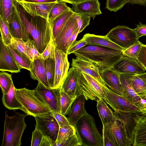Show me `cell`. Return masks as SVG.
Masks as SVG:
<instances>
[{
  "instance_id": "obj_1",
  "label": "cell",
  "mask_w": 146,
  "mask_h": 146,
  "mask_svg": "<svg viewBox=\"0 0 146 146\" xmlns=\"http://www.w3.org/2000/svg\"><path fill=\"white\" fill-rule=\"evenodd\" d=\"M14 3L22 29V39L30 41L42 54L52 38L51 25L48 19L30 15L16 0Z\"/></svg>"
},
{
  "instance_id": "obj_2",
  "label": "cell",
  "mask_w": 146,
  "mask_h": 146,
  "mask_svg": "<svg viewBox=\"0 0 146 146\" xmlns=\"http://www.w3.org/2000/svg\"><path fill=\"white\" fill-rule=\"evenodd\" d=\"M73 54L83 60L95 63L99 70L112 67L123 55L121 51L100 46L89 45L80 48Z\"/></svg>"
},
{
  "instance_id": "obj_3",
  "label": "cell",
  "mask_w": 146,
  "mask_h": 146,
  "mask_svg": "<svg viewBox=\"0 0 146 146\" xmlns=\"http://www.w3.org/2000/svg\"><path fill=\"white\" fill-rule=\"evenodd\" d=\"M115 115L117 119L103 127V140L111 141L115 146L132 145L133 128L129 127L125 117Z\"/></svg>"
},
{
  "instance_id": "obj_4",
  "label": "cell",
  "mask_w": 146,
  "mask_h": 146,
  "mask_svg": "<svg viewBox=\"0 0 146 146\" xmlns=\"http://www.w3.org/2000/svg\"><path fill=\"white\" fill-rule=\"evenodd\" d=\"M27 114L15 112L9 116L6 111L3 139L1 146H20L21 138L27 126L25 118Z\"/></svg>"
},
{
  "instance_id": "obj_5",
  "label": "cell",
  "mask_w": 146,
  "mask_h": 146,
  "mask_svg": "<svg viewBox=\"0 0 146 146\" xmlns=\"http://www.w3.org/2000/svg\"><path fill=\"white\" fill-rule=\"evenodd\" d=\"M76 133L84 146H104L102 136L98 131L95 119L88 113L75 126Z\"/></svg>"
},
{
  "instance_id": "obj_6",
  "label": "cell",
  "mask_w": 146,
  "mask_h": 146,
  "mask_svg": "<svg viewBox=\"0 0 146 146\" xmlns=\"http://www.w3.org/2000/svg\"><path fill=\"white\" fill-rule=\"evenodd\" d=\"M17 99L27 111L28 115L41 116L51 112L50 110L36 95L34 90L24 88H15Z\"/></svg>"
},
{
  "instance_id": "obj_7",
  "label": "cell",
  "mask_w": 146,
  "mask_h": 146,
  "mask_svg": "<svg viewBox=\"0 0 146 146\" xmlns=\"http://www.w3.org/2000/svg\"><path fill=\"white\" fill-rule=\"evenodd\" d=\"M78 86L80 95H83L86 100L97 102L101 98L104 100V86L90 76L80 72L78 78Z\"/></svg>"
},
{
  "instance_id": "obj_8",
  "label": "cell",
  "mask_w": 146,
  "mask_h": 146,
  "mask_svg": "<svg viewBox=\"0 0 146 146\" xmlns=\"http://www.w3.org/2000/svg\"><path fill=\"white\" fill-rule=\"evenodd\" d=\"M103 89L104 100L114 111L131 114L140 113L139 107L123 96L113 92L105 86Z\"/></svg>"
},
{
  "instance_id": "obj_9",
  "label": "cell",
  "mask_w": 146,
  "mask_h": 146,
  "mask_svg": "<svg viewBox=\"0 0 146 146\" xmlns=\"http://www.w3.org/2000/svg\"><path fill=\"white\" fill-rule=\"evenodd\" d=\"M34 90L36 95L46 105L51 112L61 113V86L52 88L45 86L38 82L37 86Z\"/></svg>"
},
{
  "instance_id": "obj_10",
  "label": "cell",
  "mask_w": 146,
  "mask_h": 146,
  "mask_svg": "<svg viewBox=\"0 0 146 146\" xmlns=\"http://www.w3.org/2000/svg\"><path fill=\"white\" fill-rule=\"evenodd\" d=\"M106 36L112 42L125 49L139 40L133 29L124 25L113 28Z\"/></svg>"
},
{
  "instance_id": "obj_11",
  "label": "cell",
  "mask_w": 146,
  "mask_h": 146,
  "mask_svg": "<svg viewBox=\"0 0 146 146\" xmlns=\"http://www.w3.org/2000/svg\"><path fill=\"white\" fill-rule=\"evenodd\" d=\"M34 117L36 122L35 127L44 135L50 137L55 143L57 138L60 127L52 112L43 116Z\"/></svg>"
},
{
  "instance_id": "obj_12",
  "label": "cell",
  "mask_w": 146,
  "mask_h": 146,
  "mask_svg": "<svg viewBox=\"0 0 146 146\" xmlns=\"http://www.w3.org/2000/svg\"><path fill=\"white\" fill-rule=\"evenodd\" d=\"M55 71L53 88L61 86L67 76L69 66L68 54L55 47Z\"/></svg>"
},
{
  "instance_id": "obj_13",
  "label": "cell",
  "mask_w": 146,
  "mask_h": 146,
  "mask_svg": "<svg viewBox=\"0 0 146 146\" xmlns=\"http://www.w3.org/2000/svg\"><path fill=\"white\" fill-rule=\"evenodd\" d=\"M112 67L119 74L136 75L145 72L144 68L137 60L123 55L113 64Z\"/></svg>"
},
{
  "instance_id": "obj_14",
  "label": "cell",
  "mask_w": 146,
  "mask_h": 146,
  "mask_svg": "<svg viewBox=\"0 0 146 146\" xmlns=\"http://www.w3.org/2000/svg\"><path fill=\"white\" fill-rule=\"evenodd\" d=\"M78 28L77 22L72 15L69 19L59 35L53 40L55 47L67 54L70 38L74 32Z\"/></svg>"
},
{
  "instance_id": "obj_15",
  "label": "cell",
  "mask_w": 146,
  "mask_h": 146,
  "mask_svg": "<svg viewBox=\"0 0 146 146\" xmlns=\"http://www.w3.org/2000/svg\"><path fill=\"white\" fill-rule=\"evenodd\" d=\"M133 146H146V115L137 113L133 117Z\"/></svg>"
},
{
  "instance_id": "obj_16",
  "label": "cell",
  "mask_w": 146,
  "mask_h": 146,
  "mask_svg": "<svg viewBox=\"0 0 146 146\" xmlns=\"http://www.w3.org/2000/svg\"><path fill=\"white\" fill-rule=\"evenodd\" d=\"M21 67L16 62L9 50L7 46L0 38V70L12 73L20 72Z\"/></svg>"
},
{
  "instance_id": "obj_17",
  "label": "cell",
  "mask_w": 146,
  "mask_h": 146,
  "mask_svg": "<svg viewBox=\"0 0 146 146\" xmlns=\"http://www.w3.org/2000/svg\"><path fill=\"white\" fill-rule=\"evenodd\" d=\"M16 0L31 15L40 16L47 19L50 11L57 2L37 3L26 2L23 0Z\"/></svg>"
},
{
  "instance_id": "obj_18",
  "label": "cell",
  "mask_w": 146,
  "mask_h": 146,
  "mask_svg": "<svg viewBox=\"0 0 146 146\" xmlns=\"http://www.w3.org/2000/svg\"><path fill=\"white\" fill-rule=\"evenodd\" d=\"M71 66L80 72L90 76L106 87L100 75L99 68L95 63L76 57L75 59H72Z\"/></svg>"
},
{
  "instance_id": "obj_19",
  "label": "cell",
  "mask_w": 146,
  "mask_h": 146,
  "mask_svg": "<svg viewBox=\"0 0 146 146\" xmlns=\"http://www.w3.org/2000/svg\"><path fill=\"white\" fill-rule=\"evenodd\" d=\"M100 75L106 87L113 92L123 96L119 73L112 67L100 70Z\"/></svg>"
},
{
  "instance_id": "obj_20",
  "label": "cell",
  "mask_w": 146,
  "mask_h": 146,
  "mask_svg": "<svg viewBox=\"0 0 146 146\" xmlns=\"http://www.w3.org/2000/svg\"><path fill=\"white\" fill-rule=\"evenodd\" d=\"M132 74H122L119 75L120 82L123 96L139 107L144 103L143 100L137 94L133 86L131 78Z\"/></svg>"
},
{
  "instance_id": "obj_21",
  "label": "cell",
  "mask_w": 146,
  "mask_h": 146,
  "mask_svg": "<svg viewBox=\"0 0 146 146\" xmlns=\"http://www.w3.org/2000/svg\"><path fill=\"white\" fill-rule=\"evenodd\" d=\"M80 71L72 67L61 86V89L71 98H76L80 95L78 86V78Z\"/></svg>"
},
{
  "instance_id": "obj_22",
  "label": "cell",
  "mask_w": 146,
  "mask_h": 146,
  "mask_svg": "<svg viewBox=\"0 0 146 146\" xmlns=\"http://www.w3.org/2000/svg\"><path fill=\"white\" fill-rule=\"evenodd\" d=\"M100 4L98 0H87L79 3L72 4L71 9L74 13L82 14L92 17L101 14Z\"/></svg>"
},
{
  "instance_id": "obj_23",
  "label": "cell",
  "mask_w": 146,
  "mask_h": 146,
  "mask_svg": "<svg viewBox=\"0 0 146 146\" xmlns=\"http://www.w3.org/2000/svg\"><path fill=\"white\" fill-rule=\"evenodd\" d=\"M86 100L84 96L80 95L76 98L73 102L67 117L71 125L75 127L78 121L87 113L84 107Z\"/></svg>"
},
{
  "instance_id": "obj_24",
  "label": "cell",
  "mask_w": 146,
  "mask_h": 146,
  "mask_svg": "<svg viewBox=\"0 0 146 146\" xmlns=\"http://www.w3.org/2000/svg\"><path fill=\"white\" fill-rule=\"evenodd\" d=\"M83 38L87 45L100 46L121 51L125 49L112 42L106 35H98L88 33L84 35Z\"/></svg>"
},
{
  "instance_id": "obj_25",
  "label": "cell",
  "mask_w": 146,
  "mask_h": 146,
  "mask_svg": "<svg viewBox=\"0 0 146 146\" xmlns=\"http://www.w3.org/2000/svg\"><path fill=\"white\" fill-rule=\"evenodd\" d=\"M33 68L30 71L31 77L37 80L45 86L50 88L46 75V70L42 58H38L32 62Z\"/></svg>"
},
{
  "instance_id": "obj_26",
  "label": "cell",
  "mask_w": 146,
  "mask_h": 146,
  "mask_svg": "<svg viewBox=\"0 0 146 146\" xmlns=\"http://www.w3.org/2000/svg\"><path fill=\"white\" fill-rule=\"evenodd\" d=\"M15 89L13 83L8 92L3 94L2 100L3 104L10 110L19 109L29 115L27 111L17 99Z\"/></svg>"
},
{
  "instance_id": "obj_27",
  "label": "cell",
  "mask_w": 146,
  "mask_h": 146,
  "mask_svg": "<svg viewBox=\"0 0 146 146\" xmlns=\"http://www.w3.org/2000/svg\"><path fill=\"white\" fill-rule=\"evenodd\" d=\"M97 108L103 126L117 119L114 112L108 107L103 99L101 98L97 101Z\"/></svg>"
},
{
  "instance_id": "obj_28",
  "label": "cell",
  "mask_w": 146,
  "mask_h": 146,
  "mask_svg": "<svg viewBox=\"0 0 146 146\" xmlns=\"http://www.w3.org/2000/svg\"><path fill=\"white\" fill-rule=\"evenodd\" d=\"M73 13L71 8H70L69 10L56 17L54 21L51 25L53 40L60 34L69 19Z\"/></svg>"
},
{
  "instance_id": "obj_29",
  "label": "cell",
  "mask_w": 146,
  "mask_h": 146,
  "mask_svg": "<svg viewBox=\"0 0 146 146\" xmlns=\"http://www.w3.org/2000/svg\"><path fill=\"white\" fill-rule=\"evenodd\" d=\"M131 79L136 93L141 98L145 100L146 98V72L133 74Z\"/></svg>"
},
{
  "instance_id": "obj_30",
  "label": "cell",
  "mask_w": 146,
  "mask_h": 146,
  "mask_svg": "<svg viewBox=\"0 0 146 146\" xmlns=\"http://www.w3.org/2000/svg\"><path fill=\"white\" fill-rule=\"evenodd\" d=\"M7 47L16 62L21 69L30 71L33 68V61L28 57L13 48L10 44Z\"/></svg>"
},
{
  "instance_id": "obj_31",
  "label": "cell",
  "mask_w": 146,
  "mask_h": 146,
  "mask_svg": "<svg viewBox=\"0 0 146 146\" xmlns=\"http://www.w3.org/2000/svg\"><path fill=\"white\" fill-rule=\"evenodd\" d=\"M70 8L67 6L65 2L58 0L51 10L48 16V19L51 25L56 17Z\"/></svg>"
},
{
  "instance_id": "obj_32",
  "label": "cell",
  "mask_w": 146,
  "mask_h": 146,
  "mask_svg": "<svg viewBox=\"0 0 146 146\" xmlns=\"http://www.w3.org/2000/svg\"><path fill=\"white\" fill-rule=\"evenodd\" d=\"M8 23L12 37L22 38V29L15 8L11 19Z\"/></svg>"
},
{
  "instance_id": "obj_33",
  "label": "cell",
  "mask_w": 146,
  "mask_h": 146,
  "mask_svg": "<svg viewBox=\"0 0 146 146\" xmlns=\"http://www.w3.org/2000/svg\"><path fill=\"white\" fill-rule=\"evenodd\" d=\"M44 63L49 86L53 88L55 76V58H48L44 60Z\"/></svg>"
},
{
  "instance_id": "obj_34",
  "label": "cell",
  "mask_w": 146,
  "mask_h": 146,
  "mask_svg": "<svg viewBox=\"0 0 146 146\" xmlns=\"http://www.w3.org/2000/svg\"><path fill=\"white\" fill-rule=\"evenodd\" d=\"M14 0H0V16L8 22L14 9Z\"/></svg>"
},
{
  "instance_id": "obj_35",
  "label": "cell",
  "mask_w": 146,
  "mask_h": 146,
  "mask_svg": "<svg viewBox=\"0 0 146 146\" xmlns=\"http://www.w3.org/2000/svg\"><path fill=\"white\" fill-rule=\"evenodd\" d=\"M76 133L75 127L73 125H70L60 127L57 138L54 146H58L59 144L65 141Z\"/></svg>"
},
{
  "instance_id": "obj_36",
  "label": "cell",
  "mask_w": 146,
  "mask_h": 146,
  "mask_svg": "<svg viewBox=\"0 0 146 146\" xmlns=\"http://www.w3.org/2000/svg\"><path fill=\"white\" fill-rule=\"evenodd\" d=\"M0 30L1 36L3 42L7 46L11 43L13 38L11 34L8 22L0 16Z\"/></svg>"
},
{
  "instance_id": "obj_37",
  "label": "cell",
  "mask_w": 146,
  "mask_h": 146,
  "mask_svg": "<svg viewBox=\"0 0 146 146\" xmlns=\"http://www.w3.org/2000/svg\"><path fill=\"white\" fill-rule=\"evenodd\" d=\"M76 98H71L61 89L60 103L62 114L66 116L68 114Z\"/></svg>"
},
{
  "instance_id": "obj_38",
  "label": "cell",
  "mask_w": 146,
  "mask_h": 146,
  "mask_svg": "<svg viewBox=\"0 0 146 146\" xmlns=\"http://www.w3.org/2000/svg\"><path fill=\"white\" fill-rule=\"evenodd\" d=\"M30 42V40L25 41L22 38L13 37L11 44L13 48L30 59L28 54Z\"/></svg>"
},
{
  "instance_id": "obj_39",
  "label": "cell",
  "mask_w": 146,
  "mask_h": 146,
  "mask_svg": "<svg viewBox=\"0 0 146 146\" xmlns=\"http://www.w3.org/2000/svg\"><path fill=\"white\" fill-rule=\"evenodd\" d=\"M13 83L11 75L2 72L0 73V86L3 94L7 93Z\"/></svg>"
},
{
  "instance_id": "obj_40",
  "label": "cell",
  "mask_w": 146,
  "mask_h": 146,
  "mask_svg": "<svg viewBox=\"0 0 146 146\" xmlns=\"http://www.w3.org/2000/svg\"><path fill=\"white\" fill-rule=\"evenodd\" d=\"M143 44L139 40L137 42L122 51L123 55L137 60Z\"/></svg>"
},
{
  "instance_id": "obj_41",
  "label": "cell",
  "mask_w": 146,
  "mask_h": 146,
  "mask_svg": "<svg viewBox=\"0 0 146 146\" xmlns=\"http://www.w3.org/2000/svg\"><path fill=\"white\" fill-rule=\"evenodd\" d=\"M72 15L77 22L79 33L89 25L91 17L82 14L74 13Z\"/></svg>"
},
{
  "instance_id": "obj_42",
  "label": "cell",
  "mask_w": 146,
  "mask_h": 146,
  "mask_svg": "<svg viewBox=\"0 0 146 146\" xmlns=\"http://www.w3.org/2000/svg\"><path fill=\"white\" fill-rule=\"evenodd\" d=\"M127 3L126 0H107L106 8L110 11L116 12Z\"/></svg>"
},
{
  "instance_id": "obj_43",
  "label": "cell",
  "mask_w": 146,
  "mask_h": 146,
  "mask_svg": "<svg viewBox=\"0 0 146 146\" xmlns=\"http://www.w3.org/2000/svg\"><path fill=\"white\" fill-rule=\"evenodd\" d=\"M55 46L52 38L49 42L43 52L41 54L44 60L48 58H55Z\"/></svg>"
},
{
  "instance_id": "obj_44",
  "label": "cell",
  "mask_w": 146,
  "mask_h": 146,
  "mask_svg": "<svg viewBox=\"0 0 146 146\" xmlns=\"http://www.w3.org/2000/svg\"><path fill=\"white\" fill-rule=\"evenodd\" d=\"M44 135L37 128L32 132L31 146H40L43 139Z\"/></svg>"
},
{
  "instance_id": "obj_45",
  "label": "cell",
  "mask_w": 146,
  "mask_h": 146,
  "mask_svg": "<svg viewBox=\"0 0 146 146\" xmlns=\"http://www.w3.org/2000/svg\"><path fill=\"white\" fill-rule=\"evenodd\" d=\"M58 146H82V142L76 133Z\"/></svg>"
},
{
  "instance_id": "obj_46",
  "label": "cell",
  "mask_w": 146,
  "mask_h": 146,
  "mask_svg": "<svg viewBox=\"0 0 146 146\" xmlns=\"http://www.w3.org/2000/svg\"><path fill=\"white\" fill-rule=\"evenodd\" d=\"M52 113L58 122L60 127L71 125L67 117L61 113L51 112Z\"/></svg>"
},
{
  "instance_id": "obj_47",
  "label": "cell",
  "mask_w": 146,
  "mask_h": 146,
  "mask_svg": "<svg viewBox=\"0 0 146 146\" xmlns=\"http://www.w3.org/2000/svg\"><path fill=\"white\" fill-rule=\"evenodd\" d=\"M87 45L86 42L82 38L79 41H76L69 48L67 51L68 55L73 53L75 51Z\"/></svg>"
},
{
  "instance_id": "obj_48",
  "label": "cell",
  "mask_w": 146,
  "mask_h": 146,
  "mask_svg": "<svg viewBox=\"0 0 146 146\" xmlns=\"http://www.w3.org/2000/svg\"><path fill=\"white\" fill-rule=\"evenodd\" d=\"M28 54L30 60L32 61L36 58H42L41 54L38 52L36 47L31 41L28 48Z\"/></svg>"
},
{
  "instance_id": "obj_49",
  "label": "cell",
  "mask_w": 146,
  "mask_h": 146,
  "mask_svg": "<svg viewBox=\"0 0 146 146\" xmlns=\"http://www.w3.org/2000/svg\"><path fill=\"white\" fill-rule=\"evenodd\" d=\"M137 60L146 71V45L143 44Z\"/></svg>"
},
{
  "instance_id": "obj_50",
  "label": "cell",
  "mask_w": 146,
  "mask_h": 146,
  "mask_svg": "<svg viewBox=\"0 0 146 146\" xmlns=\"http://www.w3.org/2000/svg\"><path fill=\"white\" fill-rule=\"evenodd\" d=\"M133 30L138 39L141 36H146V25L139 22Z\"/></svg>"
},
{
  "instance_id": "obj_51",
  "label": "cell",
  "mask_w": 146,
  "mask_h": 146,
  "mask_svg": "<svg viewBox=\"0 0 146 146\" xmlns=\"http://www.w3.org/2000/svg\"><path fill=\"white\" fill-rule=\"evenodd\" d=\"M79 29L78 28L73 33L71 36L68 42V48H69L76 41V39L79 33Z\"/></svg>"
},
{
  "instance_id": "obj_52",
  "label": "cell",
  "mask_w": 146,
  "mask_h": 146,
  "mask_svg": "<svg viewBox=\"0 0 146 146\" xmlns=\"http://www.w3.org/2000/svg\"><path fill=\"white\" fill-rule=\"evenodd\" d=\"M127 2L130 4H138L145 6L146 5V0H126Z\"/></svg>"
},
{
  "instance_id": "obj_53",
  "label": "cell",
  "mask_w": 146,
  "mask_h": 146,
  "mask_svg": "<svg viewBox=\"0 0 146 146\" xmlns=\"http://www.w3.org/2000/svg\"><path fill=\"white\" fill-rule=\"evenodd\" d=\"M25 1L33 3H47L57 1L58 0H23Z\"/></svg>"
},
{
  "instance_id": "obj_54",
  "label": "cell",
  "mask_w": 146,
  "mask_h": 146,
  "mask_svg": "<svg viewBox=\"0 0 146 146\" xmlns=\"http://www.w3.org/2000/svg\"><path fill=\"white\" fill-rule=\"evenodd\" d=\"M139 107L141 114L143 115H146V100L144 103L141 104Z\"/></svg>"
},
{
  "instance_id": "obj_55",
  "label": "cell",
  "mask_w": 146,
  "mask_h": 146,
  "mask_svg": "<svg viewBox=\"0 0 146 146\" xmlns=\"http://www.w3.org/2000/svg\"><path fill=\"white\" fill-rule=\"evenodd\" d=\"M66 3H68L72 4H75L80 3L87 0H60Z\"/></svg>"
},
{
  "instance_id": "obj_56",
  "label": "cell",
  "mask_w": 146,
  "mask_h": 146,
  "mask_svg": "<svg viewBox=\"0 0 146 146\" xmlns=\"http://www.w3.org/2000/svg\"><path fill=\"white\" fill-rule=\"evenodd\" d=\"M145 100H146V98L145 99Z\"/></svg>"
}]
</instances>
